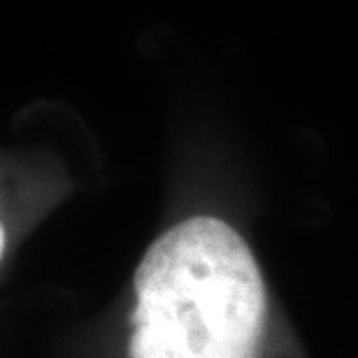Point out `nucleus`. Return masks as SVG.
<instances>
[{"label": "nucleus", "instance_id": "f257e3e1", "mask_svg": "<svg viewBox=\"0 0 358 358\" xmlns=\"http://www.w3.org/2000/svg\"><path fill=\"white\" fill-rule=\"evenodd\" d=\"M131 358H261L270 300L252 249L221 219L193 217L135 272Z\"/></svg>", "mask_w": 358, "mask_h": 358}, {"label": "nucleus", "instance_id": "f03ea898", "mask_svg": "<svg viewBox=\"0 0 358 358\" xmlns=\"http://www.w3.org/2000/svg\"><path fill=\"white\" fill-rule=\"evenodd\" d=\"M3 245H5V235H3V226H0V256H3Z\"/></svg>", "mask_w": 358, "mask_h": 358}]
</instances>
